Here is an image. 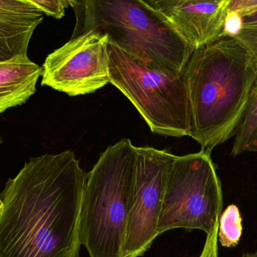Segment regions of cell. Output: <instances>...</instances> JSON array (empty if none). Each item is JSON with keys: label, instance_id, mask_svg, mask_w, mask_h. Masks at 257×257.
<instances>
[{"label": "cell", "instance_id": "6da1fadb", "mask_svg": "<svg viewBox=\"0 0 257 257\" xmlns=\"http://www.w3.org/2000/svg\"><path fill=\"white\" fill-rule=\"evenodd\" d=\"M86 181L71 151L26 163L0 193V257H80Z\"/></svg>", "mask_w": 257, "mask_h": 257}, {"label": "cell", "instance_id": "7a4b0ae2", "mask_svg": "<svg viewBox=\"0 0 257 257\" xmlns=\"http://www.w3.org/2000/svg\"><path fill=\"white\" fill-rule=\"evenodd\" d=\"M190 136L211 154L235 134L247 106L257 68L233 38L195 49L183 69Z\"/></svg>", "mask_w": 257, "mask_h": 257}, {"label": "cell", "instance_id": "3957f363", "mask_svg": "<svg viewBox=\"0 0 257 257\" xmlns=\"http://www.w3.org/2000/svg\"><path fill=\"white\" fill-rule=\"evenodd\" d=\"M79 6L82 33L105 35L109 45L151 69L181 74L194 51L164 14L142 0H81Z\"/></svg>", "mask_w": 257, "mask_h": 257}, {"label": "cell", "instance_id": "277c9868", "mask_svg": "<svg viewBox=\"0 0 257 257\" xmlns=\"http://www.w3.org/2000/svg\"><path fill=\"white\" fill-rule=\"evenodd\" d=\"M136 147L123 139L108 147L87 174L81 243L90 257H123Z\"/></svg>", "mask_w": 257, "mask_h": 257}, {"label": "cell", "instance_id": "5b68a950", "mask_svg": "<svg viewBox=\"0 0 257 257\" xmlns=\"http://www.w3.org/2000/svg\"><path fill=\"white\" fill-rule=\"evenodd\" d=\"M110 83L132 102L156 134L190 136L188 98L182 74L151 69L108 44Z\"/></svg>", "mask_w": 257, "mask_h": 257}, {"label": "cell", "instance_id": "8992f818", "mask_svg": "<svg viewBox=\"0 0 257 257\" xmlns=\"http://www.w3.org/2000/svg\"><path fill=\"white\" fill-rule=\"evenodd\" d=\"M221 182L211 154L175 156L168 172L158 235L175 229L212 232L223 211Z\"/></svg>", "mask_w": 257, "mask_h": 257}, {"label": "cell", "instance_id": "52a82bcc", "mask_svg": "<svg viewBox=\"0 0 257 257\" xmlns=\"http://www.w3.org/2000/svg\"><path fill=\"white\" fill-rule=\"evenodd\" d=\"M175 155L152 147H136V173L128 200L123 257H140L159 236L168 172Z\"/></svg>", "mask_w": 257, "mask_h": 257}, {"label": "cell", "instance_id": "ba28073f", "mask_svg": "<svg viewBox=\"0 0 257 257\" xmlns=\"http://www.w3.org/2000/svg\"><path fill=\"white\" fill-rule=\"evenodd\" d=\"M42 86L70 96L90 94L110 83L108 36L96 31L74 36L42 66Z\"/></svg>", "mask_w": 257, "mask_h": 257}, {"label": "cell", "instance_id": "9c48e42d", "mask_svg": "<svg viewBox=\"0 0 257 257\" xmlns=\"http://www.w3.org/2000/svg\"><path fill=\"white\" fill-rule=\"evenodd\" d=\"M231 0H175L163 12L193 50L223 37Z\"/></svg>", "mask_w": 257, "mask_h": 257}, {"label": "cell", "instance_id": "30bf717a", "mask_svg": "<svg viewBox=\"0 0 257 257\" xmlns=\"http://www.w3.org/2000/svg\"><path fill=\"white\" fill-rule=\"evenodd\" d=\"M44 15L27 0H0V63L27 57L30 39Z\"/></svg>", "mask_w": 257, "mask_h": 257}, {"label": "cell", "instance_id": "8fae6325", "mask_svg": "<svg viewBox=\"0 0 257 257\" xmlns=\"http://www.w3.org/2000/svg\"><path fill=\"white\" fill-rule=\"evenodd\" d=\"M42 73L28 57L0 63V114L25 103L36 93Z\"/></svg>", "mask_w": 257, "mask_h": 257}, {"label": "cell", "instance_id": "7c38bea8", "mask_svg": "<svg viewBox=\"0 0 257 257\" xmlns=\"http://www.w3.org/2000/svg\"><path fill=\"white\" fill-rule=\"evenodd\" d=\"M231 154L257 152V77L252 87L247 106L235 130Z\"/></svg>", "mask_w": 257, "mask_h": 257}, {"label": "cell", "instance_id": "4fadbf2b", "mask_svg": "<svg viewBox=\"0 0 257 257\" xmlns=\"http://www.w3.org/2000/svg\"><path fill=\"white\" fill-rule=\"evenodd\" d=\"M242 217L235 205H230L222 211L219 219L217 239L222 247H236L242 236Z\"/></svg>", "mask_w": 257, "mask_h": 257}, {"label": "cell", "instance_id": "5bb4252c", "mask_svg": "<svg viewBox=\"0 0 257 257\" xmlns=\"http://www.w3.org/2000/svg\"><path fill=\"white\" fill-rule=\"evenodd\" d=\"M241 18L242 27L233 39L247 51L257 68V13Z\"/></svg>", "mask_w": 257, "mask_h": 257}, {"label": "cell", "instance_id": "9a60e30c", "mask_svg": "<svg viewBox=\"0 0 257 257\" xmlns=\"http://www.w3.org/2000/svg\"><path fill=\"white\" fill-rule=\"evenodd\" d=\"M37 6L45 15L56 19H61L65 16L69 5L67 0H27Z\"/></svg>", "mask_w": 257, "mask_h": 257}, {"label": "cell", "instance_id": "2e32d148", "mask_svg": "<svg viewBox=\"0 0 257 257\" xmlns=\"http://www.w3.org/2000/svg\"><path fill=\"white\" fill-rule=\"evenodd\" d=\"M242 27V18L239 14L232 11H228L224 26L223 36L233 38L238 34Z\"/></svg>", "mask_w": 257, "mask_h": 257}, {"label": "cell", "instance_id": "e0dca14e", "mask_svg": "<svg viewBox=\"0 0 257 257\" xmlns=\"http://www.w3.org/2000/svg\"><path fill=\"white\" fill-rule=\"evenodd\" d=\"M229 11L235 12L241 17L257 13V0H231Z\"/></svg>", "mask_w": 257, "mask_h": 257}, {"label": "cell", "instance_id": "ac0fdd59", "mask_svg": "<svg viewBox=\"0 0 257 257\" xmlns=\"http://www.w3.org/2000/svg\"><path fill=\"white\" fill-rule=\"evenodd\" d=\"M142 1L145 2L150 7L153 8L155 10L163 13V12H166L169 9V6L175 0H142Z\"/></svg>", "mask_w": 257, "mask_h": 257}, {"label": "cell", "instance_id": "d6986e66", "mask_svg": "<svg viewBox=\"0 0 257 257\" xmlns=\"http://www.w3.org/2000/svg\"><path fill=\"white\" fill-rule=\"evenodd\" d=\"M81 0H67L69 7L76 8L79 6Z\"/></svg>", "mask_w": 257, "mask_h": 257}, {"label": "cell", "instance_id": "ffe728a7", "mask_svg": "<svg viewBox=\"0 0 257 257\" xmlns=\"http://www.w3.org/2000/svg\"><path fill=\"white\" fill-rule=\"evenodd\" d=\"M241 257H257V252L254 253H244Z\"/></svg>", "mask_w": 257, "mask_h": 257}, {"label": "cell", "instance_id": "44dd1931", "mask_svg": "<svg viewBox=\"0 0 257 257\" xmlns=\"http://www.w3.org/2000/svg\"><path fill=\"white\" fill-rule=\"evenodd\" d=\"M2 141H1V137H0V144H1Z\"/></svg>", "mask_w": 257, "mask_h": 257}]
</instances>
